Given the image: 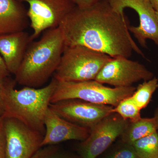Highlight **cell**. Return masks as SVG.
<instances>
[{"label": "cell", "mask_w": 158, "mask_h": 158, "mask_svg": "<svg viewBox=\"0 0 158 158\" xmlns=\"http://www.w3.org/2000/svg\"><path fill=\"white\" fill-rule=\"evenodd\" d=\"M49 107L62 118L90 129L103 118L113 113L114 107L77 99L52 103Z\"/></svg>", "instance_id": "10"}, {"label": "cell", "mask_w": 158, "mask_h": 158, "mask_svg": "<svg viewBox=\"0 0 158 158\" xmlns=\"http://www.w3.org/2000/svg\"><path fill=\"white\" fill-rule=\"evenodd\" d=\"M111 58L106 54L82 46H65L53 77L58 81L94 80Z\"/></svg>", "instance_id": "4"}, {"label": "cell", "mask_w": 158, "mask_h": 158, "mask_svg": "<svg viewBox=\"0 0 158 158\" xmlns=\"http://www.w3.org/2000/svg\"><path fill=\"white\" fill-rule=\"evenodd\" d=\"M153 118L155 120L156 124L157 129L158 131V106L155 110L154 113Z\"/></svg>", "instance_id": "26"}, {"label": "cell", "mask_w": 158, "mask_h": 158, "mask_svg": "<svg viewBox=\"0 0 158 158\" xmlns=\"http://www.w3.org/2000/svg\"><path fill=\"white\" fill-rule=\"evenodd\" d=\"M15 80L8 79L5 94L4 118H14L32 129L45 133L44 119L58 81L53 77L48 85L41 88L25 87L15 89Z\"/></svg>", "instance_id": "3"}, {"label": "cell", "mask_w": 158, "mask_h": 158, "mask_svg": "<svg viewBox=\"0 0 158 158\" xmlns=\"http://www.w3.org/2000/svg\"><path fill=\"white\" fill-rule=\"evenodd\" d=\"M114 10L124 13L125 8H131L137 12L140 23L138 27L129 26L141 46L147 48L146 40L150 39L158 46V22L156 12L148 0H108Z\"/></svg>", "instance_id": "11"}, {"label": "cell", "mask_w": 158, "mask_h": 158, "mask_svg": "<svg viewBox=\"0 0 158 158\" xmlns=\"http://www.w3.org/2000/svg\"><path fill=\"white\" fill-rule=\"evenodd\" d=\"M0 158H6V138L4 131V119L0 116Z\"/></svg>", "instance_id": "22"}, {"label": "cell", "mask_w": 158, "mask_h": 158, "mask_svg": "<svg viewBox=\"0 0 158 158\" xmlns=\"http://www.w3.org/2000/svg\"><path fill=\"white\" fill-rule=\"evenodd\" d=\"M129 120L116 113L103 118L90 129L88 138L78 148L80 158H97L110 147L124 131Z\"/></svg>", "instance_id": "7"}, {"label": "cell", "mask_w": 158, "mask_h": 158, "mask_svg": "<svg viewBox=\"0 0 158 158\" xmlns=\"http://www.w3.org/2000/svg\"><path fill=\"white\" fill-rule=\"evenodd\" d=\"M8 68L2 56L0 54V78H6L9 77L10 75Z\"/></svg>", "instance_id": "24"}, {"label": "cell", "mask_w": 158, "mask_h": 158, "mask_svg": "<svg viewBox=\"0 0 158 158\" xmlns=\"http://www.w3.org/2000/svg\"><path fill=\"white\" fill-rule=\"evenodd\" d=\"M141 111L131 96L122 100L113 109V113H117L124 119L131 121H136L141 118Z\"/></svg>", "instance_id": "18"}, {"label": "cell", "mask_w": 158, "mask_h": 158, "mask_svg": "<svg viewBox=\"0 0 158 158\" xmlns=\"http://www.w3.org/2000/svg\"><path fill=\"white\" fill-rule=\"evenodd\" d=\"M136 89L133 86L111 88L95 80L58 81L57 88L51 98V103L64 100L77 99L115 107L122 100L131 96Z\"/></svg>", "instance_id": "5"}, {"label": "cell", "mask_w": 158, "mask_h": 158, "mask_svg": "<svg viewBox=\"0 0 158 158\" xmlns=\"http://www.w3.org/2000/svg\"><path fill=\"white\" fill-rule=\"evenodd\" d=\"M100 0H73L77 7L80 9L89 8L95 5Z\"/></svg>", "instance_id": "23"}, {"label": "cell", "mask_w": 158, "mask_h": 158, "mask_svg": "<svg viewBox=\"0 0 158 158\" xmlns=\"http://www.w3.org/2000/svg\"><path fill=\"white\" fill-rule=\"evenodd\" d=\"M27 10L19 0H0V36L24 31L30 24Z\"/></svg>", "instance_id": "14"}, {"label": "cell", "mask_w": 158, "mask_h": 158, "mask_svg": "<svg viewBox=\"0 0 158 158\" xmlns=\"http://www.w3.org/2000/svg\"><path fill=\"white\" fill-rule=\"evenodd\" d=\"M153 8L158 14V0H148Z\"/></svg>", "instance_id": "25"}, {"label": "cell", "mask_w": 158, "mask_h": 158, "mask_svg": "<svg viewBox=\"0 0 158 158\" xmlns=\"http://www.w3.org/2000/svg\"><path fill=\"white\" fill-rule=\"evenodd\" d=\"M153 77V73L140 62L126 57L117 56L111 58L105 64L94 80L115 88H123Z\"/></svg>", "instance_id": "8"}, {"label": "cell", "mask_w": 158, "mask_h": 158, "mask_svg": "<svg viewBox=\"0 0 158 158\" xmlns=\"http://www.w3.org/2000/svg\"><path fill=\"white\" fill-rule=\"evenodd\" d=\"M31 42L24 31L0 36V54L10 73H16Z\"/></svg>", "instance_id": "13"}, {"label": "cell", "mask_w": 158, "mask_h": 158, "mask_svg": "<svg viewBox=\"0 0 158 158\" xmlns=\"http://www.w3.org/2000/svg\"><path fill=\"white\" fill-rule=\"evenodd\" d=\"M138 158H158V131L136 141L132 144Z\"/></svg>", "instance_id": "17"}, {"label": "cell", "mask_w": 158, "mask_h": 158, "mask_svg": "<svg viewBox=\"0 0 158 158\" xmlns=\"http://www.w3.org/2000/svg\"><path fill=\"white\" fill-rule=\"evenodd\" d=\"M156 16H157V19L158 22V14L156 13Z\"/></svg>", "instance_id": "27"}, {"label": "cell", "mask_w": 158, "mask_h": 158, "mask_svg": "<svg viewBox=\"0 0 158 158\" xmlns=\"http://www.w3.org/2000/svg\"><path fill=\"white\" fill-rule=\"evenodd\" d=\"M157 131L155 120L152 118H142L136 121L129 120L127 126L122 134V142L132 144L136 141Z\"/></svg>", "instance_id": "15"}, {"label": "cell", "mask_w": 158, "mask_h": 158, "mask_svg": "<svg viewBox=\"0 0 158 158\" xmlns=\"http://www.w3.org/2000/svg\"><path fill=\"white\" fill-rule=\"evenodd\" d=\"M3 119L6 158L32 157L41 147L44 135L15 118Z\"/></svg>", "instance_id": "9"}, {"label": "cell", "mask_w": 158, "mask_h": 158, "mask_svg": "<svg viewBox=\"0 0 158 158\" xmlns=\"http://www.w3.org/2000/svg\"><path fill=\"white\" fill-rule=\"evenodd\" d=\"M158 88V79L154 77L138 85L131 96L133 101L140 110L148 106L153 94Z\"/></svg>", "instance_id": "16"}, {"label": "cell", "mask_w": 158, "mask_h": 158, "mask_svg": "<svg viewBox=\"0 0 158 158\" xmlns=\"http://www.w3.org/2000/svg\"><path fill=\"white\" fill-rule=\"evenodd\" d=\"M44 146L40 148L31 158H80L79 156L63 151L56 144Z\"/></svg>", "instance_id": "19"}, {"label": "cell", "mask_w": 158, "mask_h": 158, "mask_svg": "<svg viewBox=\"0 0 158 158\" xmlns=\"http://www.w3.org/2000/svg\"><path fill=\"white\" fill-rule=\"evenodd\" d=\"M64 47V39L59 27L44 31L39 40L29 44L15 75V81L34 88L45 84L58 68Z\"/></svg>", "instance_id": "2"}, {"label": "cell", "mask_w": 158, "mask_h": 158, "mask_svg": "<svg viewBox=\"0 0 158 158\" xmlns=\"http://www.w3.org/2000/svg\"><path fill=\"white\" fill-rule=\"evenodd\" d=\"M44 123L45 132L41 147L69 140L82 141L88 138L90 133V129L62 118L49 107L46 113Z\"/></svg>", "instance_id": "12"}, {"label": "cell", "mask_w": 158, "mask_h": 158, "mask_svg": "<svg viewBox=\"0 0 158 158\" xmlns=\"http://www.w3.org/2000/svg\"><path fill=\"white\" fill-rule=\"evenodd\" d=\"M27 3L28 17L33 30L31 41L44 31L59 27L77 6L73 0H19Z\"/></svg>", "instance_id": "6"}, {"label": "cell", "mask_w": 158, "mask_h": 158, "mask_svg": "<svg viewBox=\"0 0 158 158\" xmlns=\"http://www.w3.org/2000/svg\"><path fill=\"white\" fill-rule=\"evenodd\" d=\"M103 158H138V157L132 144L122 142Z\"/></svg>", "instance_id": "20"}, {"label": "cell", "mask_w": 158, "mask_h": 158, "mask_svg": "<svg viewBox=\"0 0 158 158\" xmlns=\"http://www.w3.org/2000/svg\"><path fill=\"white\" fill-rule=\"evenodd\" d=\"M8 77L0 78V116H2L5 111V94Z\"/></svg>", "instance_id": "21"}, {"label": "cell", "mask_w": 158, "mask_h": 158, "mask_svg": "<svg viewBox=\"0 0 158 158\" xmlns=\"http://www.w3.org/2000/svg\"><path fill=\"white\" fill-rule=\"evenodd\" d=\"M127 21L108 0H100L87 9L76 7L59 27L65 46H82L112 58H129L134 51L144 58L130 34Z\"/></svg>", "instance_id": "1"}]
</instances>
